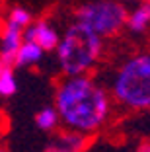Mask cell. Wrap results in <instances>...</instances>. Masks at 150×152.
<instances>
[{"label":"cell","mask_w":150,"mask_h":152,"mask_svg":"<svg viewBox=\"0 0 150 152\" xmlns=\"http://www.w3.org/2000/svg\"><path fill=\"white\" fill-rule=\"evenodd\" d=\"M35 123H37V127H39V129H43V131L55 129V127H57V123H59V115H57V111H55V107H45V109H41V111L37 113V117H35Z\"/></svg>","instance_id":"obj_11"},{"label":"cell","mask_w":150,"mask_h":152,"mask_svg":"<svg viewBox=\"0 0 150 152\" xmlns=\"http://www.w3.org/2000/svg\"><path fill=\"white\" fill-rule=\"evenodd\" d=\"M138 152H150V140H144V142L138 146Z\"/></svg>","instance_id":"obj_13"},{"label":"cell","mask_w":150,"mask_h":152,"mask_svg":"<svg viewBox=\"0 0 150 152\" xmlns=\"http://www.w3.org/2000/svg\"><path fill=\"white\" fill-rule=\"evenodd\" d=\"M0 152H4V150H0Z\"/></svg>","instance_id":"obj_16"},{"label":"cell","mask_w":150,"mask_h":152,"mask_svg":"<svg viewBox=\"0 0 150 152\" xmlns=\"http://www.w3.org/2000/svg\"><path fill=\"white\" fill-rule=\"evenodd\" d=\"M103 43L88 27L72 23L59 39L57 55L66 76H82L97 63Z\"/></svg>","instance_id":"obj_2"},{"label":"cell","mask_w":150,"mask_h":152,"mask_svg":"<svg viewBox=\"0 0 150 152\" xmlns=\"http://www.w3.org/2000/svg\"><path fill=\"white\" fill-rule=\"evenodd\" d=\"M76 23L88 27L100 39L113 37L127 23V10L115 0H94L78 8Z\"/></svg>","instance_id":"obj_4"},{"label":"cell","mask_w":150,"mask_h":152,"mask_svg":"<svg viewBox=\"0 0 150 152\" xmlns=\"http://www.w3.org/2000/svg\"><path fill=\"white\" fill-rule=\"evenodd\" d=\"M23 43V37H22V29L16 26H10L6 23L4 31H2V64L4 66H10L12 68L14 64V58H16V53H18L20 45Z\"/></svg>","instance_id":"obj_6"},{"label":"cell","mask_w":150,"mask_h":152,"mask_svg":"<svg viewBox=\"0 0 150 152\" xmlns=\"http://www.w3.org/2000/svg\"><path fill=\"white\" fill-rule=\"evenodd\" d=\"M142 2H144V4H150V0H142Z\"/></svg>","instance_id":"obj_15"},{"label":"cell","mask_w":150,"mask_h":152,"mask_svg":"<svg viewBox=\"0 0 150 152\" xmlns=\"http://www.w3.org/2000/svg\"><path fill=\"white\" fill-rule=\"evenodd\" d=\"M113 98L131 109L150 107V53L135 55L117 70L111 84Z\"/></svg>","instance_id":"obj_3"},{"label":"cell","mask_w":150,"mask_h":152,"mask_svg":"<svg viewBox=\"0 0 150 152\" xmlns=\"http://www.w3.org/2000/svg\"><path fill=\"white\" fill-rule=\"evenodd\" d=\"M2 68H4V64H2V61H0V72H2Z\"/></svg>","instance_id":"obj_14"},{"label":"cell","mask_w":150,"mask_h":152,"mask_svg":"<svg viewBox=\"0 0 150 152\" xmlns=\"http://www.w3.org/2000/svg\"><path fill=\"white\" fill-rule=\"evenodd\" d=\"M57 115L72 133L90 134L105 125L111 113L109 94L94 78L68 76L57 90Z\"/></svg>","instance_id":"obj_1"},{"label":"cell","mask_w":150,"mask_h":152,"mask_svg":"<svg viewBox=\"0 0 150 152\" xmlns=\"http://www.w3.org/2000/svg\"><path fill=\"white\" fill-rule=\"evenodd\" d=\"M43 58V51L37 47L35 43L31 41H23L20 45L18 53H16V58H14V64L18 66H29V64H35Z\"/></svg>","instance_id":"obj_8"},{"label":"cell","mask_w":150,"mask_h":152,"mask_svg":"<svg viewBox=\"0 0 150 152\" xmlns=\"http://www.w3.org/2000/svg\"><path fill=\"white\" fill-rule=\"evenodd\" d=\"M23 41H31L35 43L41 51H51V49H57L59 45V33L55 31L53 27L49 26L47 22H37V23H29L22 31Z\"/></svg>","instance_id":"obj_5"},{"label":"cell","mask_w":150,"mask_h":152,"mask_svg":"<svg viewBox=\"0 0 150 152\" xmlns=\"http://www.w3.org/2000/svg\"><path fill=\"white\" fill-rule=\"evenodd\" d=\"M86 146V137L78 133H61L47 146V152H82Z\"/></svg>","instance_id":"obj_7"},{"label":"cell","mask_w":150,"mask_h":152,"mask_svg":"<svg viewBox=\"0 0 150 152\" xmlns=\"http://www.w3.org/2000/svg\"><path fill=\"white\" fill-rule=\"evenodd\" d=\"M131 31H144L150 26V4L138 6L132 14H127V23Z\"/></svg>","instance_id":"obj_9"},{"label":"cell","mask_w":150,"mask_h":152,"mask_svg":"<svg viewBox=\"0 0 150 152\" xmlns=\"http://www.w3.org/2000/svg\"><path fill=\"white\" fill-rule=\"evenodd\" d=\"M8 23H10V26L20 27V29L23 31V29H26V27L31 23V16H29V12H27V10H23V8H14L12 12H10Z\"/></svg>","instance_id":"obj_12"},{"label":"cell","mask_w":150,"mask_h":152,"mask_svg":"<svg viewBox=\"0 0 150 152\" xmlns=\"http://www.w3.org/2000/svg\"><path fill=\"white\" fill-rule=\"evenodd\" d=\"M18 90V82H16V76L14 70L10 66H4L0 72V96H14Z\"/></svg>","instance_id":"obj_10"}]
</instances>
